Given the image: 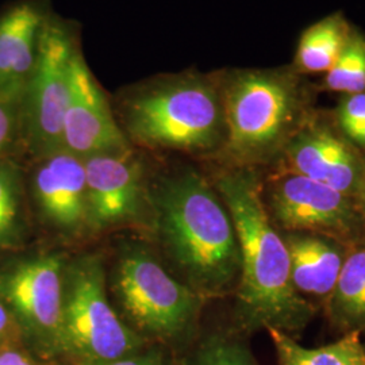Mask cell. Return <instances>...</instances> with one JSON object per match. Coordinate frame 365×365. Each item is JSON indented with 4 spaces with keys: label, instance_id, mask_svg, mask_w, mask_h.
<instances>
[{
    "label": "cell",
    "instance_id": "1",
    "mask_svg": "<svg viewBox=\"0 0 365 365\" xmlns=\"http://www.w3.org/2000/svg\"><path fill=\"white\" fill-rule=\"evenodd\" d=\"M157 244L196 294L220 295L240 279L241 257L230 214L207 180L187 168L148 185Z\"/></svg>",
    "mask_w": 365,
    "mask_h": 365
},
{
    "label": "cell",
    "instance_id": "2",
    "mask_svg": "<svg viewBox=\"0 0 365 365\" xmlns=\"http://www.w3.org/2000/svg\"><path fill=\"white\" fill-rule=\"evenodd\" d=\"M217 190L235 225L240 248L237 297L242 325L287 334L299 330L313 309L292 284L287 245L267 212L257 176L248 170L226 172Z\"/></svg>",
    "mask_w": 365,
    "mask_h": 365
},
{
    "label": "cell",
    "instance_id": "3",
    "mask_svg": "<svg viewBox=\"0 0 365 365\" xmlns=\"http://www.w3.org/2000/svg\"><path fill=\"white\" fill-rule=\"evenodd\" d=\"M223 128L220 93L196 76L152 88L126 107V130L148 148L207 150L218 144Z\"/></svg>",
    "mask_w": 365,
    "mask_h": 365
},
{
    "label": "cell",
    "instance_id": "4",
    "mask_svg": "<svg viewBox=\"0 0 365 365\" xmlns=\"http://www.w3.org/2000/svg\"><path fill=\"white\" fill-rule=\"evenodd\" d=\"M111 289L133 327L164 339H179L191 329L202 298L141 242H123L118 249Z\"/></svg>",
    "mask_w": 365,
    "mask_h": 365
},
{
    "label": "cell",
    "instance_id": "5",
    "mask_svg": "<svg viewBox=\"0 0 365 365\" xmlns=\"http://www.w3.org/2000/svg\"><path fill=\"white\" fill-rule=\"evenodd\" d=\"M144 341L118 315L99 255L66 261L61 352L75 361H108L140 352Z\"/></svg>",
    "mask_w": 365,
    "mask_h": 365
},
{
    "label": "cell",
    "instance_id": "6",
    "mask_svg": "<svg viewBox=\"0 0 365 365\" xmlns=\"http://www.w3.org/2000/svg\"><path fill=\"white\" fill-rule=\"evenodd\" d=\"M227 148L233 156H265L282 143L299 107L298 83L291 73L248 71L229 80L223 93Z\"/></svg>",
    "mask_w": 365,
    "mask_h": 365
},
{
    "label": "cell",
    "instance_id": "7",
    "mask_svg": "<svg viewBox=\"0 0 365 365\" xmlns=\"http://www.w3.org/2000/svg\"><path fill=\"white\" fill-rule=\"evenodd\" d=\"M78 48L69 31L45 19L38 57L19 103V125L29 150L45 157L63 149V126Z\"/></svg>",
    "mask_w": 365,
    "mask_h": 365
},
{
    "label": "cell",
    "instance_id": "8",
    "mask_svg": "<svg viewBox=\"0 0 365 365\" xmlns=\"http://www.w3.org/2000/svg\"><path fill=\"white\" fill-rule=\"evenodd\" d=\"M66 264L63 255L46 253L0 274V298L27 337L48 354L61 353Z\"/></svg>",
    "mask_w": 365,
    "mask_h": 365
},
{
    "label": "cell",
    "instance_id": "9",
    "mask_svg": "<svg viewBox=\"0 0 365 365\" xmlns=\"http://www.w3.org/2000/svg\"><path fill=\"white\" fill-rule=\"evenodd\" d=\"M90 233L149 218L144 164L133 149L84 160Z\"/></svg>",
    "mask_w": 365,
    "mask_h": 365
},
{
    "label": "cell",
    "instance_id": "10",
    "mask_svg": "<svg viewBox=\"0 0 365 365\" xmlns=\"http://www.w3.org/2000/svg\"><path fill=\"white\" fill-rule=\"evenodd\" d=\"M130 148L105 93L93 78L83 54L76 51L63 126V149L86 160Z\"/></svg>",
    "mask_w": 365,
    "mask_h": 365
},
{
    "label": "cell",
    "instance_id": "11",
    "mask_svg": "<svg viewBox=\"0 0 365 365\" xmlns=\"http://www.w3.org/2000/svg\"><path fill=\"white\" fill-rule=\"evenodd\" d=\"M271 209L274 221L292 232L346 235L357 222L351 196L291 170L274 182Z\"/></svg>",
    "mask_w": 365,
    "mask_h": 365
},
{
    "label": "cell",
    "instance_id": "12",
    "mask_svg": "<svg viewBox=\"0 0 365 365\" xmlns=\"http://www.w3.org/2000/svg\"><path fill=\"white\" fill-rule=\"evenodd\" d=\"M38 160L33 194L42 220L66 237L90 233L84 160L64 149Z\"/></svg>",
    "mask_w": 365,
    "mask_h": 365
},
{
    "label": "cell",
    "instance_id": "13",
    "mask_svg": "<svg viewBox=\"0 0 365 365\" xmlns=\"http://www.w3.org/2000/svg\"><path fill=\"white\" fill-rule=\"evenodd\" d=\"M291 172L353 197L363 191V161L351 144L322 126L299 131L287 146Z\"/></svg>",
    "mask_w": 365,
    "mask_h": 365
},
{
    "label": "cell",
    "instance_id": "14",
    "mask_svg": "<svg viewBox=\"0 0 365 365\" xmlns=\"http://www.w3.org/2000/svg\"><path fill=\"white\" fill-rule=\"evenodd\" d=\"M45 18L24 1L0 16V101L21 103L38 57Z\"/></svg>",
    "mask_w": 365,
    "mask_h": 365
},
{
    "label": "cell",
    "instance_id": "15",
    "mask_svg": "<svg viewBox=\"0 0 365 365\" xmlns=\"http://www.w3.org/2000/svg\"><path fill=\"white\" fill-rule=\"evenodd\" d=\"M284 241L294 287L314 297H330L345 260L341 249L318 235L295 233Z\"/></svg>",
    "mask_w": 365,
    "mask_h": 365
},
{
    "label": "cell",
    "instance_id": "16",
    "mask_svg": "<svg viewBox=\"0 0 365 365\" xmlns=\"http://www.w3.org/2000/svg\"><path fill=\"white\" fill-rule=\"evenodd\" d=\"M277 356V365H365V349L357 331L319 348H306L289 334L268 329Z\"/></svg>",
    "mask_w": 365,
    "mask_h": 365
},
{
    "label": "cell",
    "instance_id": "17",
    "mask_svg": "<svg viewBox=\"0 0 365 365\" xmlns=\"http://www.w3.org/2000/svg\"><path fill=\"white\" fill-rule=\"evenodd\" d=\"M352 30L341 15H330L309 27L299 39L298 73H327L336 64Z\"/></svg>",
    "mask_w": 365,
    "mask_h": 365
},
{
    "label": "cell",
    "instance_id": "18",
    "mask_svg": "<svg viewBox=\"0 0 365 365\" xmlns=\"http://www.w3.org/2000/svg\"><path fill=\"white\" fill-rule=\"evenodd\" d=\"M333 319L351 331L365 327V245L345 257L330 295Z\"/></svg>",
    "mask_w": 365,
    "mask_h": 365
},
{
    "label": "cell",
    "instance_id": "19",
    "mask_svg": "<svg viewBox=\"0 0 365 365\" xmlns=\"http://www.w3.org/2000/svg\"><path fill=\"white\" fill-rule=\"evenodd\" d=\"M24 235L21 179L10 163H0V256L19 245Z\"/></svg>",
    "mask_w": 365,
    "mask_h": 365
},
{
    "label": "cell",
    "instance_id": "20",
    "mask_svg": "<svg viewBox=\"0 0 365 365\" xmlns=\"http://www.w3.org/2000/svg\"><path fill=\"white\" fill-rule=\"evenodd\" d=\"M325 87L345 95L365 91V38L354 30L336 64L327 71Z\"/></svg>",
    "mask_w": 365,
    "mask_h": 365
},
{
    "label": "cell",
    "instance_id": "21",
    "mask_svg": "<svg viewBox=\"0 0 365 365\" xmlns=\"http://www.w3.org/2000/svg\"><path fill=\"white\" fill-rule=\"evenodd\" d=\"M191 365H257V363L242 342L225 336H212L199 346Z\"/></svg>",
    "mask_w": 365,
    "mask_h": 365
},
{
    "label": "cell",
    "instance_id": "22",
    "mask_svg": "<svg viewBox=\"0 0 365 365\" xmlns=\"http://www.w3.org/2000/svg\"><path fill=\"white\" fill-rule=\"evenodd\" d=\"M339 122L342 131L349 130L365 122V91L346 95L339 108Z\"/></svg>",
    "mask_w": 365,
    "mask_h": 365
},
{
    "label": "cell",
    "instance_id": "23",
    "mask_svg": "<svg viewBox=\"0 0 365 365\" xmlns=\"http://www.w3.org/2000/svg\"><path fill=\"white\" fill-rule=\"evenodd\" d=\"M16 123H19V103L0 101V163L4 150L13 140Z\"/></svg>",
    "mask_w": 365,
    "mask_h": 365
},
{
    "label": "cell",
    "instance_id": "24",
    "mask_svg": "<svg viewBox=\"0 0 365 365\" xmlns=\"http://www.w3.org/2000/svg\"><path fill=\"white\" fill-rule=\"evenodd\" d=\"M76 365H165L163 353L158 351L131 353L108 361H76Z\"/></svg>",
    "mask_w": 365,
    "mask_h": 365
},
{
    "label": "cell",
    "instance_id": "25",
    "mask_svg": "<svg viewBox=\"0 0 365 365\" xmlns=\"http://www.w3.org/2000/svg\"><path fill=\"white\" fill-rule=\"evenodd\" d=\"M0 365H36L25 353L14 349L0 352Z\"/></svg>",
    "mask_w": 365,
    "mask_h": 365
},
{
    "label": "cell",
    "instance_id": "26",
    "mask_svg": "<svg viewBox=\"0 0 365 365\" xmlns=\"http://www.w3.org/2000/svg\"><path fill=\"white\" fill-rule=\"evenodd\" d=\"M11 325V314L9 312L7 306L4 304V302L0 298V339H3V336L9 331Z\"/></svg>",
    "mask_w": 365,
    "mask_h": 365
},
{
    "label": "cell",
    "instance_id": "27",
    "mask_svg": "<svg viewBox=\"0 0 365 365\" xmlns=\"http://www.w3.org/2000/svg\"><path fill=\"white\" fill-rule=\"evenodd\" d=\"M352 141L357 144L364 145L365 146V122L361 125H357L349 130L344 131Z\"/></svg>",
    "mask_w": 365,
    "mask_h": 365
},
{
    "label": "cell",
    "instance_id": "28",
    "mask_svg": "<svg viewBox=\"0 0 365 365\" xmlns=\"http://www.w3.org/2000/svg\"><path fill=\"white\" fill-rule=\"evenodd\" d=\"M363 191H364V199H365V184H364V188H363Z\"/></svg>",
    "mask_w": 365,
    "mask_h": 365
}]
</instances>
